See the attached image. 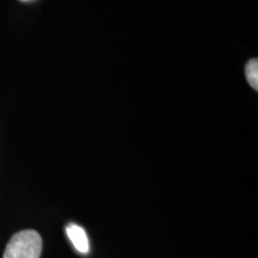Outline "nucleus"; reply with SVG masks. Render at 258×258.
Masks as SVG:
<instances>
[{
    "instance_id": "1",
    "label": "nucleus",
    "mask_w": 258,
    "mask_h": 258,
    "mask_svg": "<svg viewBox=\"0 0 258 258\" xmlns=\"http://www.w3.org/2000/svg\"><path fill=\"white\" fill-rule=\"evenodd\" d=\"M41 253V235L34 230H25L10 239L3 258H40Z\"/></svg>"
},
{
    "instance_id": "3",
    "label": "nucleus",
    "mask_w": 258,
    "mask_h": 258,
    "mask_svg": "<svg viewBox=\"0 0 258 258\" xmlns=\"http://www.w3.org/2000/svg\"><path fill=\"white\" fill-rule=\"evenodd\" d=\"M245 74H246V79L251 88L253 90H258V61L257 59H252L247 62L245 67Z\"/></svg>"
},
{
    "instance_id": "2",
    "label": "nucleus",
    "mask_w": 258,
    "mask_h": 258,
    "mask_svg": "<svg viewBox=\"0 0 258 258\" xmlns=\"http://www.w3.org/2000/svg\"><path fill=\"white\" fill-rule=\"evenodd\" d=\"M67 235L72 241L74 247L82 253H88L89 252V240H88V235H86L85 231H84L83 227L76 225V224H71L67 226L66 228Z\"/></svg>"
}]
</instances>
